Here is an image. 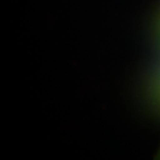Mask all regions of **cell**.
<instances>
[{
  "label": "cell",
  "mask_w": 160,
  "mask_h": 160,
  "mask_svg": "<svg viewBox=\"0 0 160 160\" xmlns=\"http://www.w3.org/2000/svg\"><path fill=\"white\" fill-rule=\"evenodd\" d=\"M159 157H160V156H159Z\"/></svg>",
  "instance_id": "obj_1"
}]
</instances>
